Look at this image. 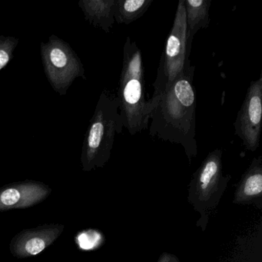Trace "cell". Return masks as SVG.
I'll list each match as a JSON object with an SVG mask.
<instances>
[{
    "instance_id": "1",
    "label": "cell",
    "mask_w": 262,
    "mask_h": 262,
    "mask_svg": "<svg viewBox=\"0 0 262 262\" xmlns=\"http://www.w3.org/2000/svg\"><path fill=\"white\" fill-rule=\"evenodd\" d=\"M194 71L195 67L188 61L183 72L165 91L149 99L150 136L182 145L190 161L198 154Z\"/></svg>"
},
{
    "instance_id": "2",
    "label": "cell",
    "mask_w": 262,
    "mask_h": 262,
    "mask_svg": "<svg viewBox=\"0 0 262 262\" xmlns=\"http://www.w3.org/2000/svg\"><path fill=\"white\" fill-rule=\"evenodd\" d=\"M117 98L124 128L130 135L148 129L151 106L146 98L142 52L130 37H127L123 47Z\"/></svg>"
},
{
    "instance_id": "3",
    "label": "cell",
    "mask_w": 262,
    "mask_h": 262,
    "mask_svg": "<svg viewBox=\"0 0 262 262\" xmlns=\"http://www.w3.org/2000/svg\"><path fill=\"white\" fill-rule=\"evenodd\" d=\"M123 121L117 96L101 93L82 144V169L91 171L103 167L110 160L116 135L122 133Z\"/></svg>"
},
{
    "instance_id": "4",
    "label": "cell",
    "mask_w": 262,
    "mask_h": 262,
    "mask_svg": "<svg viewBox=\"0 0 262 262\" xmlns=\"http://www.w3.org/2000/svg\"><path fill=\"white\" fill-rule=\"evenodd\" d=\"M229 179V176L222 172V149L215 148L194 172L188 190V201L201 214L202 221L206 222L217 207Z\"/></svg>"
},
{
    "instance_id": "5",
    "label": "cell",
    "mask_w": 262,
    "mask_h": 262,
    "mask_svg": "<svg viewBox=\"0 0 262 262\" xmlns=\"http://www.w3.org/2000/svg\"><path fill=\"white\" fill-rule=\"evenodd\" d=\"M191 45L187 36L186 16L184 0L179 1L171 31L165 43L158 68L157 77L153 83L152 99L159 97L183 72L189 61Z\"/></svg>"
},
{
    "instance_id": "6",
    "label": "cell",
    "mask_w": 262,
    "mask_h": 262,
    "mask_svg": "<svg viewBox=\"0 0 262 262\" xmlns=\"http://www.w3.org/2000/svg\"><path fill=\"white\" fill-rule=\"evenodd\" d=\"M44 73L50 85L60 96L67 94L77 78L86 79L83 64L68 42L51 35L40 45Z\"/></svg>"
},
{
    "instance_id": "7",
    "label": "cell",
    "mask_w": 262,
    "mask_h": 262,
    "mask_svg": "<svg viewBox=\"0 0 262 262\" xmlns=\"http://www.w3.org/2000/svg\"><path fill=\"white\" fill-rule=\"evenodd\" d=\"M262 118V76L252 81L234 122V131L244 146L251 151L260 144Z\"/></svg>"
},
{
    "instance_id": "8",
    "label": "cell",
    "mask_w": 262,
    "mask_h": 262,
    "mask_svg": "<svg viewBox=\"0 0 262 262\" xmlns=\"http://www.w3.org/2000/svg\"><path fill=\"white\" fill-rule=\"evenodd\" d=\"M63 230V225L58 224L24 230L13 237L10 251L19 258L38 255L53 245Z\"/></svg>"
},
{
    "instance_id": "9",
    "label": "cell",
    "mask_w": 262,
    "mask_h": 262,
    "mask_svg": "<svg viewBox=\"0 0 262 262\" xmlns=\"http://www.w3.org/2000/svg\"><path fill=\"white\" fill-rule=\"evenodd\" d=\"M51 193L50 187L35 181L17 182L0 188V211L34 206Z\"/></svg>"
},
{
    "instance_id": "10",
    "label": "cell",
    "mask_w": 262,
    "mask_h": 262,
    "mask_svg": "<svg viewBox=\"0 0 262 262\" xmlns=\"http://www.w3.org/2000/svg\"><path fill=\"white\" fill-rule=\"evenodd\" d=\"M262 199V156L254 158L239 182L234 193L236 204L260 203Z\"/></svg>"
},
{
    "instance_id": "11",
    "label": "cell",
    "mask_w": 262,
    "mask_h": 262,
    "mask_svg": "<svg viewBox=\"0 0 262 262\" xmlns=\"http://www.w3.org/2000/svg\"><path fill=\"white\" fill-rule=\"evenodd\" d=\"M85 19L108 33L115 22L116 0H80L78 3Z\"/></svg>"
},
{
    "instance_id": "12",
    "label": "cell",
    "mask_w": 262,
    "mask_h": 262,
    "mask_svg": "<svg viewBox=\"0 0 262 262\" xmlns=\"http://www.w3.org/2000/svg\"><path fill=\"white\" fill-rule=\"evenodd\" d=\"M211 0H184L186 16L187 36L192 44L194 35L209 26Z\"/></svg>"
},
{
    "instance_id": "13",
    "label": "cell",
    "mask_w": 262,
    "mask_h": 262,
    "mask_svg": "<svg viewBox=\"0 0 262 262\" xmlns=\"http://www.w3.org/2000/svg\"><path fill=\"white\" fill-rule=\"evenodd\" d=\"M153 0H116L115 21L129 25L140 19L149 8Z\"/></svg>"
},
{
    "instance_id": "14",
    "label": "cell",
    "mask_w": 262,
    "mask_h": 262,
    "mask_svg": "<svg viewBox=\"0 0 262 262\" xmlns=\"http://www.w3.org/2000/svg\"><path fill=\"white\" fill-rule=\"evenodd\" d=\"M19 39L15 36H0V71L13 59Z\"/></svg>"
},
{
    "instance_id": "15",
    "label": "cell",
    "mask_w": 262,
    "mask_h": 262,
    "mask_svg": "<svg viewBox=\"0 0 262 262\" xmlns=\"http://www.w3.org/2000/svg\"><path fill=\"white\" fill-rule=\"evenodd\" d=\"M157 262H180V260L174 254L165 252L160 256Z\"/></svg>"
}]
</instances>
